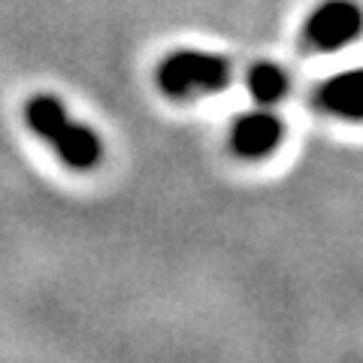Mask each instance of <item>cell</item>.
I'll list each match as a JSON object with an SVG mask.
<instances>
[{"mask_svg": "<svg viewBox=\"0 0 363 363\" xmlns=\"http://www.w3.org/2000/svg\"><path fill=\"white\" fill-rule=\"evenodd\" d=\"M248 91L257 104H279L281 97L288 94V76L279 64L272 61H257L252 70H248Z\"/></svg>", "mask_w": 363, "mask_h": 363, "instance_id": "8992f818", "label": "cell"}, {"mask_svg": "<svg viewBox=\"0 0 363 363\" xmlns=\"http://www.w3.org/2000/svg\"><path fill=\"white\" fill-rule=\"evenodd\" d=\"M230 61L212 52L179 49L157 67V85L173 100H197L230 85Z\"/></svg>", "mask_w": 363, "mask_h": 363, "instance_id": "7a4b0ae2", "label": "cell"}, {"mask_svg": "<svg viewBox=\"0 0 363 363\" xmlns=\"http://www.w3.org/2000/svg\"><path fill=\"white\" fill-rule=\"evenodd\" d=\"M363 33V9L351 0H324L306 18L303 43L312 52H336Z\"/></svg>", "mask_w": 363, "mask_h": 363, "instance_id": "3957f363", "label": "cell"}, {"mask_svg": "<svg viewBox=\"0 0 363 363\" xmlns=\"http://www.w3.org/2000/svg\"><path fill=\"white\" fill-rule=\"evenodd\" d=\"M279 143H281V121L269 109L245 112L230 128V149L240 157H245V161H257V157L272 155L279 149Z\"/></svg>", "mask_w": 363, "mask_h": 363, "instance_id": "277c9868", "label": "cell"}, {"mask_svg": "<svg viewBox=\"0 0 363 363\" xmlns=\"http://www.w3.org/2000/svg\"><path fill=\"white\" fill-rule=\"evenodd\" d=\"M318 106L336 118L363 121V67L327 79L318 88Z\"/></svg>", "mask_w": 363, "mask_h": 363, "instance_id": "5b68a950", "label": "cell"}, {"mask_svg": "<svg viewBox=\"0 0 363 363\" xmlns=\"http://www.w3.org/2000/svg\"><path fill=\"white\" fill-rule=\"evenodd\" d=\"M25 124L76 173H88L104 161V140L67 116L55 94H33L25 104Z\"/></svg>", "mask_w": 363, "mask_h": 363, "instance_id": "6da1fadb", "label": "cell"}]
</instances>
